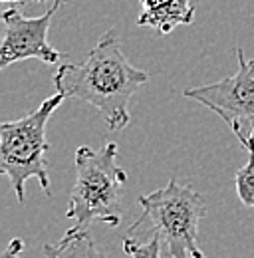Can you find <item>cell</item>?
Returning a JSON list of instances; mask_svg holds the SVG:
<instances>
[{"label": "cell", "mask_w": 254, "mask_h": 258, "mask_svg": "<svg viewBox=\"0 0 254 258\" xmlns=\"http://www.w3.org/2000/svg\"><path fill=\"white\" fill-rule=\"evenodd\" d=\"M147 80L149 74L135 68L121 52L115 30L103 34L84 62H66L54 74L56 92L95 107L109 131L127 127L129 101Z\"/></svg>", "instance_id": "cell-1"}, {"label": "cell", "mask_w": 254, "mask_h": 258, "mask_svg": "<svg viewBox=\"0 0 254 258\" xmlns=\"http://www.w3.org/2000/svg\"><path fill=\"white\" fill-rule=\"evenodd\" d=\"M127 173L117 165V145L113 141L99 149L82 145L76 149V181L70 191L66 219H74L78 228L90 223L117 226L123 211L119 197Z\"/></svg>", "instance_id": "cell-2"}, {"label": "cell", "mask_w": 254, "mask_h": 258, "mask_svg": "<svg viewBox=\"0 0 254 258\" xmlns=\"http://www.w3.org/2000/svg\"><path fill=\"white\" fill-rule=\"evenodd\" d=\"M64 99L66 97L56 92L32 113L0 125V173L10 179L18 203L26 201L28 179H36L44 195H50V175L46 167L50 143L46 139V127Z\"/></svg>", "instance_id": "cell-3"}, {"label": "cell", "mask_w": 254, "mask_h": 258, "mask_svg": "<svg viewBox=\"0 0 254 258\" xmlns=\"http://www.w3.org/2000/svg\"><path fill=\"white\" fill-rule=\"evenodd\" d=\"M143 215L141 223H149L151 230L167 244L173 258H207L203 254L197 234L199 223L207 215V199L193 185L171 179L165 187L139 197Z\"/></svg>", "instance_id": "cell-4"}, {"label": "cell", "mask_w": 254, "mask_h": 258, "mask_svg": "<svg viewBox=\"0 0 254 258\" xmlns=\"http://www.w3.org/2000/svg\"><path fill=\"white\" fill-rule=\"evenodd\" d=\"M60 2L62 0H56L48 12L36 18H26L22 10L16 6L2 12L4 38L0 46V70L32 58L44 64L62 62L66 56L48 42V30L54 14L60 8Z\"/></svg>", "instance_id": "cell-5"}, {"label": "cell", "mask_w": 254, "mask_h": 258, "mask_svg": "<svg viewBox=\"0 0 254 258\" xmlns=\"http://www.w3.org/2000/svg\"><path fill=\"white\" fill-rule=\"evenodd\" d=\"M238 72L224 80L187 88L183 96L195 99L215 111L228 127L250 123L254 127V58H246L242 48H236Z\"/></svg>", "instance_id": "cell-6"}, {"label": "cell", "mask_w": 254, "mask_h": 258, "mask_svg": "<svg viewBox=\"0 0 254 258\" xmlns=\"http://www.w3.org/2000/svg\"><path fill=\"white\" fill-rule=\"evenodd\" d=\"M195 22V6L190 0H167L155 8H141L137 24L143 28H153L159 34H169L177 26H189Z\"/></svg>", "instance_id": "cell-7"}, {"label": "cell", "mask_w": 254, "mask_h": 258, "mask_svg": "<svg viewBox=\"0 0 254 258\" xmlns=\"http://www.w3.org/2000/svg\"><path fill=\"white\" fill-rule=\"evenodd\" d=\"M42 250L46 258H105L92 238L90 230L78 226L70 228L60 238V242L44 244Z\"/></svg>", "instance_id": "cell-8"}, {"label": "cell", "mask_w": 254, "mask_h": 258, "mask_svg": "<svg viewBox=\"0 0 254 258\" xmlns=\"http://www.w3.org/2000/svg\"><path fill=\"white\" fill-rule=\"evenodd\" d=\"M232 133L236 135V139L240 141V145L246 149L248 153V161L244 167H240L236 171V177H234V185H236V195L240 199V203L244 207H250L254 209V127L250 137L244 135V131L240 125H234Z\"/></svg>", "instance_id": "cell-9"}, {"label": "cell", "mask_w": 254, "mask_h": 258, "mask_svg": "<svg viewBox=\"0 0 254 258\" xmlns=\"http://www.w3.org/2000/svg\"><path fill=\"white\" fill-rule=\"evenodd\" d=\"M161 236L153 232L149 238H137L129 234L123 238V250L131 258H161Z\"/></svg>", "instance_id": "cell-10"}, {"label": "cell", "mask_w": 254, "mask_h": 258, "mask_svg": "<svg viewBox=\"0 0 254 258\" xmlns=\"http://www.w3.org/2000/svg\"><path fill=\"white\" fill-rule=\"evenodd\" d=\"M22 250H24V240L22 238H12L8 242V246H6L2 258H18L22 254Z\"/></svg>", "instance_id": "cell-11"}, {"label": "cell", "mask_w": 254, "mask_h": 258, "mask_svg": "<svg viewBox=\"0 0 254 258\" xmlns=\"http://www.w3.org/2000/svg\"><path fill=\"white\" fill-rule=\"evenodd\" d=\"M163 2H167V0H141V8H143V10H147V8H155V6L163 4Z\"/></svg>", "instance_id": "cell-12"}, {"label": "cell", "mask_w": 254, "mask_h": 258, "mask_svg": "<svg viewBox=\"0 0 254 258\" xmlns=\"http://www.w3.org/2000/svg\"><path fill=\"white\" fill-rule=\"evenodd\" d=\"M2 2H28V0H2ZM32 2H42V0H32Z\"/></svg>", "instance_id": "cell-13"}, {"label": "cell", "mask_w": 254, "mask_h": 258, "mask_svg": "<svg viewBox=\"0 0 254 258\" xmlns=\"http://www.w3.org/2000/svg\"><path fill=\"white\" fill-rule=\"evenodd\" d=\"M169 258H173V256H169Z\"/></svg>", "instance_id": "cell-14"}, {"label": "cell", "mask_w": 254, "mask_h": 258, "mask_svg": "<svg viewBox=\"0 0 254 258\" xmlns=\"http://www.w3.org/2000/svg\"><path fill=\"white\" fill-rule=\"evenodd\" d=\"M42 2H44V0H42Z\"/></svg>", "instance_id": "cell-15"}]
</instances>
